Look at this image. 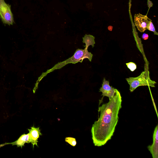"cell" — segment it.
Returning <instances> with one entry per match:
<instances>
[{"label": "cell", "instance_id": "6da1fadb", "mask_svg": "<svg viewBox=\"0 0 158 158\" xmlns=\"http://www.w3.org/2000/svg\"><path fill=\"white\" fill-rule=\"evenodd\" d=\"M122 99L119 92L115 93L107 103L98 108L100 115L93 125L91 129L92 138L95 146H101L110 139L117 124L119 111L122 107Z\"/></svg>", "mask_w": 158, "mask_h": 158}, {"label": "cell", "instance_id": "7a4b0ae2", "mask_svg": "<svg viewBox=\"0 0 158 158\" xmlns=\"http://www.w3.org/2000/svg\"><path fill=\"white\" fill-rule=\"evenodd\" d=\"M93 56V55L90 52H88L87 48H85L84 49H78L72 56L64 61L56 64L50 70H48L46 73H44L45 74L44 75H45L47 73L55 69L61 68L67 64H75L78 62H81L85 59L87 58L90 61H91Z\"/></svg>", "mask_w": 158, "mask_h": 158}, {"label": "cell", "instance_id": "3957f363", "mask_svg": "<svg viewBox=\"0 0 158 158\" xmlns=\"http://www.w3.org/2000/svg\"><path fill=\"white\" fill-rule=\"evenodd\" d=\"M126 80L130 85V90L131 92L139 86H148L154 87L156 83V81L151 79L149 72L147 70L142 72L137 77H130L126 78Z\"/></svg>", "mask_w": 158, "mask_h": 158}, {"label": "cell", "instance_id": "277c9868", "mask_svg": "<svg viewBox=\"0 0 158 158\" xmlns=\"http://www.w3.org/2000/svg\"><path fill=\"white\" fill-rule=\"evenodd\" d=\"M0 18L5 24L12 25L14 23L11 6L7 4L4 0H0Z\"/></svg>", "mask_w": 158, "mask_h": 158}, {"label": "cell", "instance_id": "5b68a950", "mask_svg": "<svg viewBox=\"0 0 158 158\" xmlns=\"http://www.w3.org/2000/svg\"><path fill=\"white\" fill-rule=\"evenodd\" d=\"M134 23L138 30L143 32L147 29V27L152 20L147 15H143L140 13L135 14Z\"/></svg>", "mask_w": 158, "mask_h": 158}, {"label": "cell", "instance_id": "8992f818", "mask_svg": "<svg viewBox=\"0 0 158 158\" xmlns=\"http://www.w3.org/2000/svg\"><path fill=\"white\" fill-rule=\"evenodd\" d=\"M115 89L112 87V86H110L109 81L106 80L105 78H104L102 84V86L99 89V92L102 93V95L103 96L101 101H100V102L102 103L103 98L104 96L108 97L109 100L111 98L115 93Z\"/></svg>", "mask_w": 158, "mask_h": 158}, {"label": "cell", "instance_id": "52a82bcc", "mask_svg": "<svg viewBox=\"0 0 158 158\" xmlns=\"http://www.w3.org/2000/svg\"><path fill=\"white\" fill-rule=\"evenodd\" d=\"M148 148L153 158H158V125L155 127L153 136V143L148 146Z\"/></svg>", "mask_w": 158, "mask_h": 158}, {"label": "cell", "instance_id": "ba28073f", "mask_svg": "<svg viewBox=\"0 0 158 158\" xmlns=\"http://www.w3.org/2000/svg\"><path fill=\"white\" fill-rule=\"evenodd\" d=\"M29 135V142L32 145L33 148L35 145L38 146V139L40 135H42L39 127L35 128L34 126L31 127L30 129H28Z\"/></svg>", "mask_w": 158, "mask_h": 158}, {"label": "cell", "instance_id": "9c48e42d", "mask_svg": "<svg viewBox=\"0 0 158 158\" xmlns=\"http://www.w3.org/2000/svg\"><path fill=\"white\" fill-rule=\"evenodd\" d=\"M26 143H30L29 133L26 134H23L17 140L14 142L10 143H6L0 145V147L6 144H11L12 146L16 145L18 147H20L21 148H22L23 146H24V144Z\"/></svg>", "mask_w": 158, "mask_h": 158}, {"label": "cell", "instance_id": "30bf717a", "mask_svg": "<svg viewBox=\"0 0 158 158\" xmlns=\"http://www.w3.org/2000/svg\"><path fill=\"white\" fill-rule=\"evenodd\" d=\"M82 39V42L85 44V46H84L85 48H88L90 45H91L93 48L94 47L95 42V37L94 36L90 35L85 34Z\"/></svg>", "mask_w": 158, "mask_h": 158}, {"label": "cell", "instance_id": "8fae6325", "mask_svg": "<svg viewBox=\"0 0 158 158\" xmlns=\"http://www.w3.org/2000/svg\"><path fill=\"white\" fill-rule=\"evenodd\" d=\"M65 141L73 146H75L77 143L76 139L73 137H66L65 138Z\"/></svg>", "mask_w": 158, "mask_h": 158}, {"label": "cell", "instance_id": "7c38bea8", "mask_svg": "<svg viewBox=\"0 0 158 158\" xmlns=\"http://www.w3.org/2000/svg\"><path fill=\"white\" fill-rule=\"evenodd\" d=\"M147 29L153 32L154 35H158V33L156 31L155 27L152 21H150L147 27Z\"/></svg>", "mask_w": 158, "mask_h": 158}, {"label": "cell", "instance_id": "4fadbf2b", "mask_svg": "<svg viewBox=\"0 0 158 158\" xmlns=\"http://www.w3.org/2000/svg\"><path fill=\"white\" fill-rule=\"evenodd\" d=\"M126 64L128 68L132 72L134 71L136 69V65L134 62H130L126 63Z\"/></svg>", "mask_w": 158, "mask_h": 158}, {"label": "cell", "instance_id": "5bb4252c", "mask_svg": "<svg viewBox=\"0 0 158 158\" xmlns=\"http://www.w3.org/2000/svg\"><path fill=\"white\" fill-rule=\"evenodd\" d=\"M148 35L147 34L143 33L142 36L143 39L144 40H147L148 38Z\"/></svg>", "mask_w": 158, "mask_h": 158}, {"label": "cell", "instance_id": "9a60e30c", "mask_svg": "<svg viewBox=\"0 0 158 158\" xmlns=\"http://www.w3.org/2000/svg\"><path fill=\"white\" fill-rule=\"evenodd\" d=\"M148 5L149 9L150 7L152 6L153 4L151 1L148 0Z\"/></svg>", "mask_w": 158, "mask_h": 158}]
</instances>
